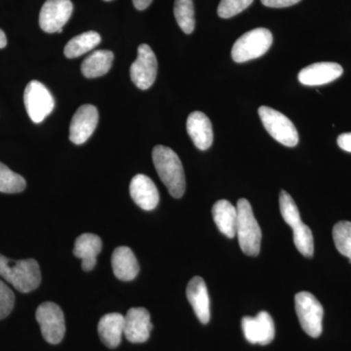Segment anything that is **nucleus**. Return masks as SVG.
I'll use <instances>...</instances> for the list:
<instances>
[{"label": "nucleus", "mask_w": 351, "mask_h": 351, "mask_svg": "<svg viewBox=\"0 0 351 351\" xmlns=\"http://www.w3.org/2000/svg\"><path fill=\"white\" fill-rule=\"evenodd\" d=\"M152 160L157 174L174 198H181L186 191V177L179 156L170 147L156 145Z\"/></svg>", "instance_id": "1"}, {"label": "nucleus", "mask_w": 351, "mask_h": 351, "mask_svg": "<svg viewBox=\"0 0 351 351\" xmlns=\"http://www.w3.org/2000/svg\"><path fill=\"white\" fill-rule=\"evenodd\" d=\"M0 276L19 292L29 293L40 285L38 263L34 258L14 261L0 254Z\"/></svg>", "instance_id": "2"}, {"label": "nucleus", "mask_w": 351, "mask_h": 351, "mask_svg": "<svg viewBox=\"0 0 351 351\" xmlns=\"http://www.w3.org/2000/svg\"><path fill=\"white\" fill-rule=\"evenodd\" d=\"M279 205L284 221L293 230V239L295 246L302 255L307 258L313 257L314 253V242L313 232L302 221L299 209L294 199L286 191H281L279 196Z\"/></svg>", "instance_id": "3"}, {"label": "nucleus", "mask_w": 351, "mask_h": 351, "mask_svg": "<svg viewBox=\"0 0 351 351\" xmlns=\"http://www.w3.org/2000/svg\"><path fill=\"white\" fill-rule=\"evenodd\" d=\"M237 235L240 248L248 256H258L262 242V230L248 200L239 199L237 202Z\"/></svg>", "instance_id": "4"}, {"label": "nucleus", "mask_w": 351, "mask_h": 351, "mask_svg": "<svg viewBox=\"0 0 351 351\" xmlns=\"http://www.w3.org/2000/svg\"><path fill=\"white\" fill-rule=\"evenodd\" d=\"M274 43L270 31L263 27L252 29L237 39L233 44L232 57L237 63H244L262 57Z\"/></svg>", "instance_id": "5"}, {"label": "nucleus", "mask_w": 351, "mask_h": 351, "mask_svg": "<svg viewBox=\"0 0 351 351\" xmlns=\"http://www.w3.org/2000/svg\"><path fill=\"white\" fill-rule=\"evenodd\" d=\"M295 307L302 330L308 336L318 338L322 334V304L311 293L300 292L295 297Z\"/></svg>", "instance_id": "6"}, {"label": "nucleus", "mask_w": 351, "mask_h": 351, "mask_svg": "<svg viewBox=\"0 0 351 351\" xmlns=\"http://www.w3.org/2000/svg\"><path fill=\"white\" fill-rule=\"evenodd\" d=\"M258 115L265 130L270 136L286 147H293L299 143V134L293 122L283 113L263 106L258 108Z\"/></svg>", "instance_id": "7"}, {"label": "nucleus", "mask_w": 351, "mask_h": 351, "mask_svg": "<svg viewBox=\"0 0 351 351\" xmlns=\"http://www.w3.org/2000/svg\"><path fill=\"white\" fill-rule=\"evenodd\" d=\"M36 317L40 326L41 334L47 343L58 345L63 341L66 324L61 307L54 302H43L36 309Z\"/></svg>", "instance_id": "8"}, {"label": "nucleus", "mask_w": 351, "mask_h": 351, "mask_svg": "<svg viewBox=\"0 0 351 351\" xmlns=\"http://www.w3.org/2000/svg\"><path fill=\"white\" fill-rule=\"evenodd\" d=\"M24 101L27 114L34 123L43 122L55 107L52 94L38 80H32L25 87Z\"/></svg>", "instance_id": "9"}, {"label": "nucleus", "mask_w": 351, "mask_h": 351, "mask_svg": "<svg viewBox=\"0 0 351 351\" xmlns=\"http://www.w3.org/2000/svg\"><path fill=\"white\" fill-rule=\"evenodd\" d=\"M132 82L141 90L152 87L156 80L157 59L154 51L147 44L138 48V57L130 68Z\"/></svg>", "instance_id": "10"}, {"label": "nucleus", "mask_w": 351, "mask_h": 351, "mask_svg": "<svg viewBox=\"0 0 351 351\" xmlns=\"http://www.w3.org/2000/svg\"><path fill=\"white\" fill-rule=\"evenodd\" d=\"M73 5L71 0H47L39 14V25L48 34L63 32L64 25L71 19Z\"/></svg>", "instance_id": "11"}, {"label": "nucleus", "mask_w": 351, "mask_h": 351, "mask_svg": "<svg viewBox=\"0 0 351 351\" xmlns=\"http://www.w3.org/2000/svg\"><path fill=\"white\" fill-rule=\"evenodd\" d=\"M241 326L245 339L253 345H269L276 336L274 319L267 311H261L256 317L246 316Z\"/></svg>", "instance_id": "12"}, {"label": "nucleus", "mask_w": 351, "mask_h": 351, "mask_svg": "<svg viewBox=\"0 0 351 351\" xmlns=\"http://www.w3.org/2000/svg\"><path fill=\"white\" fill-rule=\"evenodd\" d=\"M99 112L92 105H83L76 110L71 125L69 140L75 145H82L91 137L98 125Z\"/></svg>", "instance_id": "13"}, {"label": "nucleus", "mask_w": 351, "mask_h": 351, "mask_svg": "<svg viewBox=\"0 0 351 351\" xmlns=\"http://www.w3.org/2000/svg\"><path fill=\"white\" fill-rule=\"evenodd\" d=\"M152 328L151 315L144 307H133L124 316V336L130 343L147 341Z\"/></svg>", "instance_id": "14"}, {"label": "nucleus", "mask_w": 351, "mask_h": 351, "mask_svg": "<svg viewBox=\"0 0 351 351\" xmlns=\"http://www.w3.org/2000/svg\"><path fill=\"white\" fill-rule=\"evenodd\" d=\"M343 73V69L339 64L323 62L302 69L298 77L302 84L306 86H318L338 80Z\"/></svg>", "instance_id": "15"}, {"label": "nucleus", "mask_w": 351, "mask_h": 351, "mask_svg": "<svg viewBox=\"0 0 351 351\" xmlns=\"http://www.w3.org/2000/svg\"><path fill=\"white\" fill-rule=\"evenodd\" d=\"M130 195L136 204L145 211H152L158 205V189L147 176L138 174L132 179Z\"/></svg>", "instance_id": "16"}, {"label": "nucleus", "mask_w": 351, "mask_h": 351, "mask_svg": "<svg viewBox=\"0 0 351 351\" xmlns=\"http://www.w3.org/2000/svg\"><path fill=\"white\" fill-rule=\"evenodd\" d=\"M186 130L193 144L200 151H206L213 144V128L205 113H191L186 120Z\"/></svg>", "instance_id": "17"}, {"label": "nucleus", "mask_w": 351, "mask_h": 351, "mask_svg": "<svg viewBox=\"0 0 351 351\" xmlns=\"http://www.w3.org/2000/svg\"><path fill=\"white\" fill-rule=\"evenodd\" d=\"M186 298L198 319L202 324H207L210 320V299L204 279L199 276L193 277L186 287Z\"/></svg>", "instance_id": "18"}, {"label": "nucleus", "mask_w": 351, "mask_h": 351, "mask_svg": "<svg viewBox=\"0 0 351 351\" xmlns=\"http://www.w3.org/2000/svg\"><path fill=\"white\" fill-rule=\"evenodd\" d=\"M101 246V239L93 233H83L76 239L73 255L82 261V269L84 271H91L94 269Z\"/></svg>", "instance_id": "19"}, {"label": "nucleus", "mask_w": 351, "mask_h": 351, "mask_svg": "<svg viewBox=\"0 0 351 351\" xmlns=\"http://www.w3.org/2000/svg\"><path fill=\"white\" fill-rule=\"evenodd\" d=\"M112 265L115 277L122 281L133 280L140 271L135 254L126 246L117 247L113 251Z\"/></svg>", "instance_id": "20"}, {"label": "nucleus", "mask_w": 351, "mask_h": 351, "mask_svg": "<svg viewBox=\"0 0 351 351\" xmlns=\"http://www.w3.org/2000/svg\"><path fill=\"white\" fill-rule=\"evenodd\" d=\"M98 332L104 345L117 348L124 334V316L117 313L106 314L99 322Z\"/></svg>", "instance_id": "21"}, {"label": "nucleus", "mask_w": 351, "mask_h": 351, "mask_svg": "<svg viewBox=\"0 0 351 351\" xmlns=\"http://www.w3.org/2000/svg\"><path fill=\"white\" fill-rule=\"evenodd\" d=\"M212 214L219 232L228 239L237 235V210L228 200H219L215 203Z\"/></svg>", "instance_id": "22"}, {"label": "nucleus", "mask_w": 351, "mask_h": 351, "mask_svg": "<svg viewBox=\"0 0 351 351\" xmlns=\"http://www.w3.org/2000/svg\"><path fill=\"white\" fill-rule=\"evenodd\" d=\"M113 53L112 51H95L83 61L82 75L87 78L100 77L108 73L112 66Z\"/></svg>", "instance_id": "23"}, {"label": "nucleus", "mask_w": 351, "mask_h": 351, "mask_svg": "<svg viewBox=\"0 0 351 351\" xmlns=\"http://www.w3.org/2000/svg\"><path fill=\"white\" fill-rule=\"evenodd\" d=\"M101 40L98 32L90 31L80 34L69 41L64 47V56L69 59H75L93 50L96 46L100 44Z\"/></svg>", "instance_id": "24"}, {"label": "nucleus", "mask_w": 351, "mask_h": 351, "mask_svg": "<svg viewBox=\"0 0 351 351\" xmlns=\"http://www.w3.org/2000/svg\"><path fill=\"white\" fill-rule=\"evenodd\" d=\"M174 15L182 31L191 34L195 31V6L193 0H176Z\"/></svg>", "instance_id": "25"}, {"label": "nucleus", "mask_w": 351, "mask_h": 351, "mask_svg": "<svg viewBox=\"0 0 351 351\" xmlns=\"http://www.w3.org/2000/svg\"><path fill=\"white\" fill-rule=\"evenodd\" d=\"M25 181L22 176L16 174L6 165L0 162V193H18L25 189Z\"/></svg>", "instance_id": "26"}, {"label": "nucleus", "mask_w": 351, "mask_h": 351, "mask_svg": "<svg viewBox=\"0 0 351 351\" xmlns=\"http://www.w3.org/2000/svg\"><path fill=\"white\" fill-rule=\"evenodd\" d=\"M335 245L341 255L350 258L351 262V223L341 221L332 228Z\"/></svg>", "instance_id": "27"}, {"label": "nucleus", "mask_w": 351, "mask_h": 351, "mask_svg": "<svg viewBox=\"0 0 351 351\" xmlns=\"http://www.w3.org/2000/svg\"><path fill=\"white\" fill-rule=\"evenodd\" d=\"M253 1L254 0H221L218 7V15L223 19H228L248 8Z\"/></svg>", "instance_id": "28"}, {"label": "nucleus", "mask_w": 351, "mask_h": 351, "mask_svg": "<svg viewBox=\"0 0 351 351\" xmlns=\"http://www.w3.org/2000/svg\"><path fill=\"white\" fill-rule=\"evenodd\" d=\"M15 295L3 281L0 280V320L7 317L13 311Z\"/></svg>", "instance_id": "29"}, {"label": "nucleus", "mask_w": 351, "mask_h": 351, "mask_svg": "<svg viewBox=\"0 0 351 351\" xmlns=\"http://www.w3.org/2000/svg\"><path fill=\"white\" fill-rule=\"evenodd\" d=\"M263 5L267 7H271V8H284V7H289L295 5L299 3L301 0H261Z\"/></svg>", "instance_id": "30"}, {"label": "nucleus", "mask_w": 351, "mask_h": 351, "mask_svg": "<svg viewBox=\"0 0 351 351\" xmlns=\"http://www.w3.org/2000/svg\"><path fill=\"white\" fill-rule=\"evenodd\" d=\"M338 145L343 151L351 152V133H345L339 135Z\"/></svg>", "instance_id": "31"}, {"label": "nucleus", "mask_w": 351, "mask_h": 351, "mask_svg": "<svg viewBox=\"0 0 351 351\" xmlns=\"http://www.w3.org/2000/svg\"><path fill=\"white\" fill-rule=\"evenodd\" d=\"M152 0H133L134 6L138 10L142 11L151 5Z\"/></svg>", "instance_id": "32"}, {"label": "nucleus", "mask_w": 351, "mask_h": 351, "mask_svg": "<svg viewBox=\"0 0 351 351\" xmlns=\"http://www.w3.org/2000/svg\"><path fill=\"white\" fill-rule=\"evenodd\" d=\"M7 45V38L5 34H4V32L2 31V29H0V49L1 48L5 47Z\"/></svg>", "instance_id": "33"}, {"label": "nucleus", "mask_w": 351, "mask_h": 351, "mask_svg": "<svg viewBox=\"0 0 351 351\" xmlns=\"http://www.w3.org/2000/svg\"><path fill=\"white\" fill-rule=\"evenodd\" d=\"M105 1H112V0H105Z\"/></svg>", "instance_id": "34"}]
</instances>
